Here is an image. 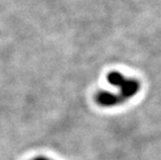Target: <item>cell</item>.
<instances>
[{"instance_id": "obj_4", "label": "cell", "mask_w": 161, "mask_h": 160, "mask_svg": "<svg viewBox=\"0 0 161 160\" xmlns=\"http://www.w3.org/2000/svg\"><path fill=\"white\" fill-rule=\"evenodd\" d=\"M32 160H50V159H48V158H46V157H44V156H40V157L33 158Z\"/></svg>"}, {"instance_id": "obj_2", "label": "cell", "mask_w": 161, "mask_h": 160, "mask_svg": "<svg viewBox=\"0 0 161 160\" xmlns=\"http://www.w3.org/2000/svg\"><path fill=\"white\" fill-rule=\"evenodd\" d=\"M121 87V91H122V98H128L133 96L136 91H138L139 88V84L137 81L135 80H124V82L122 83Z\"/></svg>"}, {"instance_id": "obj_1", "label": "cell", "mask_w": 161, "mask_h": 160, "mask_svg": "<svg viewBox=\"0 0 161 160\" xmlns=\"http://www.w3.org/2000/svg\"><path fill=\"white\" fill-rule=\"evenodd\" d=\"M123 100L122 97L116 96L114 94L108 93V91H99L96 95V101L98 104L102 105V106H112V105H116Z\"/></svg>"}, {"instance_id": "obj_3", "label": "cell", "mask_w": 161, "mask_h": 160, "mask_svg": "<svg viewBox=\"0 0 161 160\" xmlns=\"http://www.w3.org/2000/svg\"><path fill=\"white\" fill-rule=\"evenodd\" d=\"M107 79L109 81V83L115 86H121L122 83L124 82L125 78L122 74H119V72H111L108 74Z\"/></svg>"}]
</instances>
